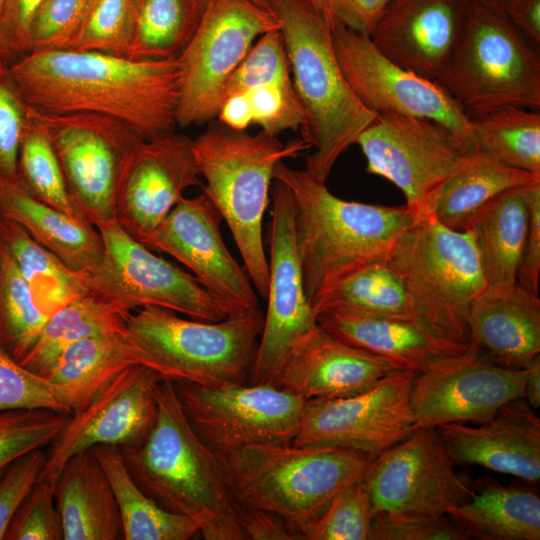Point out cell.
<instances>
[{"mask_svg":"<svg viewBox=\"0 0 540 540\" xmlns=\"http://www.w3.org/2000/svg\"><path fill=\"white\" fill-rule=\"evenodd\" d=\"M0 216L19 224L75 270H89L102 257L103 241L94 225L35 199L18 182L0 185Z\"/></svg>","mask_w":540,"mask_h":540,"instance_id":"30","label":"cell"},{"mask_svg":"<svg viewBox=\"0 0 540 540\" xmlns=\"http://www.w3.org/2000/svg\"><path fill=\"white\" fill-rule=\"evenodd\" d=\"M538 178L477 150L441 187L430 214L450 229L466 231L477 211L492 198Z\"/></svg>","mask_w":540,"mask_h":540,"instance_id":"35","label":"cell"},{"mask_svg":"<svg viewBox=\"0 0 540 540\" xmlns=\"http://www.w3.org/2000/svg\"><path fill=\"white\" fill-rule=\"evenodd\" d=\"M19 409H49L71 415L45 376L24 367L0 347V412Z\"/></svg>","mask_w":540,"mask_h":540,"instance_id":"46","label":"cell"},{"mask_svg":"<svg viewBox=\"0 0 540 540\" xmlns=\"http://www.w3.org/2000/svg\"><path fill=\"white\" fill-rule=\"evenodd\" d=\"M219 457L235 506L279 515L299 539L298 530L362 478L375 456L339 446L263 443Z\"/></svg>","mask_w":540,"mask_h":540,"instance_id":"5","label":"cell"},{"mask_svg":"<svg viewBox=\"0 0 540 540\" xmlns=\"http://www.w3.org/2000/svg\"><path fill=\"white\" fill-rule=\"evenodd\" d=\"M174 385L194 430L218 455L253 444H292L307 401L268 383Z\"/></svg>","mask_w":540,"mask_h":540,"instance_id":"14","label":"cell"},{"mask_svg":"<svg viewBox=\"0 0 540 540\" xmlns=\"http://www.w3.org/2000/svg\"><path fill=\"white\" fill-rule=\"evenodd\" d=\"M386 260L418 318L444 337L469 343V308L487 287L473 232L450 229L427 214L405 230Z\"/></svg>","mask_w":540,"mask_h":540,"instance_id":"8","label":"cell"},{"mask_svg":"<svg viewBox=\"0 0 540 540\" xmlns=\"http://www.w3.org/2000/svg\"><path fill=\"white\" fill-rule=\"evenodd\" d=\"M0 242L12 256L37 306L48 317L90 291L86 270L69 267L23 227L3 216Z\"/></svg>","mask_w":540,"mask_h":540,"instance_id":"36","label":"cell"},{"mask_svg":"<svg viewBox=\"0 0 540 540\" xmlns=\"http://www.w3.org/2000/svg\"><path fill=\"white\" fill-rule=\"evenodd\" d=\"M471 1L481 4L482 6L487 7L501 14H503L505 7L510 2V0H471Z\"/></svg>","mask_w":540,"mask_h":540,"instance_id":"60","label":"cell"},{"mask_svg":"<svg viewBox=\"0 0 540 540\" xmlns=\"http://www.w3.org/2000/svg\"><path fill=\"white\" fill-rule=\"evenodd\" d=\"M69 416L49 409L0 412V477L16 459L33 450L47 448Z\"/></svg>","mask_w":540,"mask_h":540,"instance_id":"44","label":"cell"},{"mask_svg":"<svg viewBox=\"0 0 540 540\" xmlns=\"http://www.w3.org/2000/svg\"><path fill=\"white\" fill-rule=\"evenodd\" d=\"M245 94L250 104L252 124L260 126L269 135L297 130L305 122L304 110L293 83L263 85Z\"/></svg>","mask_w":540,"mask_h":540,"instance_id":"49","label":"cell"},{"mask_svg":"<svg viewBox=\"0 0 540 540\" xmlns=\"http://www.w3.org/2000/svg\"><path fill=\"white\" fill-rule=\"evenodd\" d=\"M468 533L448 514L433 518H398L376 514L371 540H467Z\"/></svg>","mask_w":540,"mask_h":540,"instance_id":"51","label":"cell"},{"mask_svg":"<svg viewBox=\"0 0 540 540\" xmlns=\"http://www.w3.org/2000/svg\"><path fill=\"white\" fill-rule=\"evenodd\" d=\"M356 144L366 172L396 185L415 219L430 214L441 187L472 154L445 126L393 113L378 114Z\"/></svg>","mask_w":540,"mask_h":540,"instance_id":"13","label":"cell"},{"mask_svg":"<svg viewBox=\"0 0 540 540\" xmlns=\"http://www.w3.org/2000/svg\"><path fill=\"white\" fill-rule=\"evenodd\" d=\"M523 192L529 208V226L516 281L528 291L539 295L540 178L523 186Z\"/></svg>","mask_w":540,"mask_h":540,"instance_id":"55","label":"cell"},{"mask_svg":"<svg viewBox=\"0 0 540 540\" xmlns=\"http://www.w3.org/2000/svg\"><path fill=\"white\" fill-rule=\"evenodd\" d=\"M274 179L292 197L297 255L310 306L338 281L386 260L415 218L403 207L343 200L305 170L279 162Z\"/></svg>","mask_w":540,"mask_h":540,"instance_id":"3","label":"cell"},{"mask_svg":"<svg viewBox=\"0 0 540 540\" xmlns=\"http://www.w3.org/2000/svg\"><path fill=\"white\" fill-rule=\"evenodd\" d=\"M316 319L320 327L337 339L415 373L438 360L459 355L469 346L444 337L415 319L347 311L325 312Z\"/></svg>","mask_w":540,"mask_h":540,"instance_id":"26","label":"cell"},{"mask_svg":"<svg viewBox=\"0 0 540 540\" xmlns=\"http://www.w3.org/2000/svg\"><path fill=\"white\" fill-rule=\"evenodd\" d=\"M8 66L24 101L38 111L111 116L146 139L175 131L176 59L54 49L28 53Z\"/></svg>","mask_w":540,"mask_h":540,"instance_id":"1","label":"cell"},{"mask_svg":"<svg viewBox=\"0 0 540 540\" xmlns=\"http://www.w3.org/2000/svg\"><path fill=\"white\" fill-rule=\"evenodd\" d=\"M46 458V448L33 450L12 462L0 477V540L37 483Z\"/></svg>","mask_w":540,"mask_h":540,"instance_id":"52","label":"cell"},{"mask_svg":"<svg viewBox=\"0 0 540 540\" xmlns=\"http://www.w3.org/2000/svg\"><path fill=\"white\" fill-rule=\"evenodd\" d=\"M145 366L142 352L125 331L97 335L69 346L44 375L71 414L84 409L116 376Z\"/></svg>","mask_w":540,"mask_h":540,"instance_id":"29","label":"cell"},{"mask_svg":"<svg viewBox=\"0 0 540 540\" xmlns=\"http://www.w3.org/2000/svg\"><path fill=\"white\" fill-rule=\"evenodd\" d=\"M193 139L174 132L146 139L124 172L115 220L144 245L184 192L201 186Z\"/></svg>","mask_w":540,"mask_h":540,"instance_id":"22","label":"cell"},{"mask_svg":"<svg viewBox=\"0 0 540 540\" xmlns=\"http://www.w3.org/2000/svg\"><path fill=\"white\" fill-rule=\"evenodd\" d=\"M436 429L455 465L540 480V419L524 398L511 400L477 426L446 423Z\"/></svg>","mask_w":540,"mask_h":540,"instance_id":"25","label":"cell"},{"mask_svg":"<svg viewBox=\"0 0 540 540\" xmlns=\"http://www.w3.org/2000/svg\"><path fill=\"white\" fill-rule=\"evenodd\" d=\"M142 0H90L60 49L126 56Z\"/></svg>","mask_w":540,"mask_h":540,"instance_id":"42","label":"cell"},{"mask_svg":"<svg viewBox=\"0 0 540 540\" xmlns=\"http://www.w3.org/2000/svg\"><path fill=\"white\" fill-rule=\"evenodd\" d=\"M477 149L509 167L540 176V112L502 106L469 117Z\"/></svg>","mask_w":540,"mask_h":540,"instance_id":"38","label":"cell"},{"mask_svg":"<svg viewBox=\"0 0 540 540\" xmlns=\"http://www.w3.org/2000/svg\"><path fill=\"white\" fill-rule=\"evenodd\" d=\"M196 1H197L202 7L205 8L206 5L208 4V2H210L211 0H196ZM253 1H255V2L258 3V4H261V5H263V6L268 7L267 4H266V0H253Z\"/></svg>","mask_w":540,"mask_h":540,"instance_id":"61","label":"cell"},{"mask_svg":"<svg viewBox=\"0 0 540 540\" xmlns=\"http://www.w3.org/2000/svg\"><path fill=\"white\" fill-rule=\"evenodd\" d=\"M0 62H2V61H0Z\"/></svg>","mask_w":540,"mask_h":540,"instance_id":"63","label":"cell"},{"mask_svg":"<svg viewBox=\"0 0 540 540\" xmlns=\"http://www.w3.org/2000/svg\"><path fill=\"white\" fill-rule=\"evenodd\" d=\"M44 0H5L0 8V61L11 64L29 52L32 22Z\"/></svg>","mask_w":540,"mask_h":540,"instance_id":"53","label":"cell"},{"mask_svg":"<svg viewBox=\"0 0 540 540\" xmlns=\"http://www.w3.org/2000/svg\"><path fill=\"white\" fill-rule=\"evenodd\" d=\"M204 9L196 0H142L125 57L176 59L193 37Z\"/></svg>","mask_w":540,"mask_h":540,"instance_id":"39","label":"cell"},{"mask_svg":"<svg viewBox=\"0 0 540 540\" xmlns=\"http://www.w3.org/2000/svg\"><path fill=\"white\" fill-rule=\"evenodd\" d=\"M503 14L534 45L540 46V0H510Z\"/></svg>","mask_w":540,"mask_h":540,"instance_id":"57","label":"cell"},{"mask_svg":"<svg viewBox=\"0 0 540 540\" xmlns=\"http://www.w3.org/2000/svg\"><path fill=\"white\" fill-rule=\"evenodd\" d=\"M330 27L371 35L391 0H312Z\"/></svg>","mask_w":540,"mask_h":540,"instance_id":"54","label":"cell"},{"mask_svg":"<svg viewBox=\"0 0 540 540\" xmlns=\"http://www.w3.org/2000/svg\"><path fill=\"white\" fill-rule=\"evenodd\" d=\"M64 540L124 539L111 484L91 449L72 456L54 488Z\"/></svg>","mask_w":540,"mask_h":540,"instance_id":"28","label":"cell"},{"mask_svg":"<svg viewBox=\"0 0 540 540\" xmlns=\"http://www.w3.org/2000/svg\"><path fill=\"white\" fill-rule=\"evenodd\" d=\"M311 308L316 317L325 312L347 311L421 321L403 280L387 260L370 263L347 275Z\"/></svg>","mask_w":540,"mask_h":540,"instance_id":"37","label":"cell"},{"mask_svg":"<svg viewBox=\"0 0 540 540\" xmlns=\"http://www.w3.org/2000/svg\"><path fill=\"white\" fill-rule=\"evenodd\" d=\"M129 314L110 300L89 291L48 317L20 363L44 376L72 344L97 335L125 331Z\"/></svg>","mask_w":540,"mask_h":540,"instance_id":"34","label":"cell"},{"mask_svg":"<svg viewBox=\"0 0 540 540\" xmlns=\"http://www.w3.org/2000/svg\"><path fill=\"white\" fill-rule=\"evenodd\" d=\"M236 507L237 521L251 540L298 539L292 527L279 515L262 509Z\"/></svg>","mask_w":540,"mask_h":540,"instance_id":"56","label":"cell"},{"mask_svg":"<svg viewBox=\"0 0 540 540\" xmlns=\"http://www.w3.org/2000/svg\"><path fill=\"white\" fill-rule=\"evenodd\" d=\"M467 323L470 340L499 365L525 369L539 357L540 298L517 282L486 287Z\"/></svg>","mask_w":540,"mask_h":540,"instance_id":"27","label":"cell"},{"mask_svg":"<svg viewBox=\"0 0 540 540\" xmlns=\"http://www.w3.org/2000/svg\"><path fill=\"white\" fill-rule=\"evenodd\" d=\"M17 181L35 199L90 223L71 197L46 127L30 106L18 150Z\"/></svg>","mask_w":540,"mask_h":540,"instance_id":"40","label":"cell"},{"mask_svg":"<svg viewBox=\"0 0 540 540\" xmlns=\"http://www.w3.org/2000/svg\"><path fill=\"white\" fill-rule=\"evenodd\" d=\"M528 226L523 186L498 194L474 215L467 230L474 234L487 287L517 282Z\"/></svg>","mask_w":540,"mask_h":540,"instance_id":"31","label":"cell"},{"mask_svg":"<svg viewBox=\"0 0 540 540\" xmlns=\"http://www.w3.org/2000/svg\"><path fill=\"white\" fill-rule=\"evenodd\" d=\"M334 50L350 87L374 113H393L435 121L451 131L471 153L477 151L471 120L436 82L387 58L370 36L330 27Z\"/></svg>","mask_w":540,"mask_h":540,"instance_id":"16","label":"cell"},{"mask_svg":"<svg viewBox=\"0 0 540 540\" xmlns=\"http://www.w3.org/2000/svg\"><path fill=\"white\" fill-rule=\"evenodd\" d=\"M219 122L235 130H246L252 124L250 104L245 93L226 98L217 114Z\"/></svg>","mask_w":540,"mask_h":540,"instance_id":"58","label":"cell"},{"mask_svg":"<svg viewBox=\"0 0 540 540\" xmlns=\"http://www.w3.org/2000/svg\"><path fill=\"white\" fill-rule=\"evenodd\" d=\"M36 111L77 206L95 227L114 220L124 172L146 138L126 122L103 114Z\"/></svg>","mask_w":540,"mask_h":540,"instance_id":"12","label":"cell"},{"mask_svg":"<svg viewBox=\"0 0 540 540\" xmlns=\"http://www.w3.org/2000/svg\"><path fill=\"white\" fill-rule=\"evenodd\" d=\"M271 198L267 308L249 377L253 384H274L291 348L318 326L297 255L291 193L275 179Z\"/></svg>","mask_w":540,"mask_h":540,"instance_id":"19","label":"cell"},{"mask_svg":"<svg viewBox=\"0 0 540 540\" xmlns=\"http://www.w3.org/2000/svg\"><path fill=\"white\" fill-rule=\"evenodd\" d=\"M220 212L205 193L183 198L146 246L186 266L212 294L236 312L258 308L255 288L244 266L228 251L220 233Z\"/></svg>","mask_w":540,"mask_h":540,"instance_id":"21","label":"cell"},{"mask_svg":"<svg viewBox=\"0 0 540 540\" xmlns=\"http://www.w3.org/2000/svg\"><path fill=\"white\" fill-rule=\"evenodd\" d=\"M162 379L143 365L130 366L116 376L84 409L69 416L46 448V463L39 479L55 485L72 456L95 446L123 449L140 444L155 424V388Z\"/></svg>","mask_w":540,"mask_h":540,"instance_id":"20","label":"cell"},{"mask_svg":"<svg viewBox=\"0 0 540 540\" xmlns=\"http://www.w3.org/2000/svg\"><path fill=\"white\" fill-rule=\"evenodd\" d=\"M5 0H0V8Z\"/></svg>","mask_w":540,"mask_h":540,"instance_id":"62","label":"cell"},{"mask_svg":"<svg viewBox=\"0 0 540 540\" xmlns=\"http://www.w3.org/2000/svg\"><path fill=\"white\" fill-rule=\"evenodd\" d=\"M90 0H44L32 22L29 52L60 49Z\"/></svg>","mask_w":540,"mask_h":540,"instance_id":"50","label":"cell"},{"mask_svg":"<svg viewBox=\"0 0 540 540\" xmlns=\"http://www.w3.org/2000/svg\"><path fill=\"white\" fill-rule=\"evenodd\" d=\"M91 450L111 484L125 540H189L200 534L192 519L164 509L139 487L119 447L99 445Z\"/></svg>","mask_w":540,"mask_h":540,"instance_id":"33","label":"cell"},{"mask_svg":"<svg viewBox=\"0 0 540 540\" xmlns=\"http://www.w3.org/2000/svg\"><path fill=\"white\" fill-rule=\"evenodd\" d=\"M471 0H391L370 35L391 61L438 82L463 37Z\"/></svg>","mask_w":540,"mask_h":540,"instance_id":"23","label":"cell"},{"mask_svg":"<svg viewBox=\"0 0 540 540\" xmlns=\"http://www.w3.org/2000/svg\"><path fill=\"white\" fill-rule=\"evenodd\" d=\"M454 466L438 430L417 428L375 456L363 475L374 516L433 518L468 501L474 487Z\"/></svg>","mask_w":540,"mask_h":540,"instance_id":"15","label":"cell"},{"mask_svg":"<svg viewBox=\"0 0 540 540\" xmlns=\"http://www.w3.org/2000/svg\"><path fill=\"white\" fill-rule=\"evenodd\" d=\"M47 319L12 256L0 242V347L20 362Z\"/></svg>","mask_w":540,"mask_h":540,"instance_id":"41","label":"cell"},{"mask_svg":"<svg viewBox=\"0 0 540 540\" xmlns=\"http://www.w3.org/2000/svg\"><path fill=\"white\" fill-rule=\"evenodd\" d=\"M155 397L150 433L140 444L120 449L130 474L161 507L192 519L204 539H246L220 457L189 422L174 382H158Z\"/></svg>","mask_w":540,"mask_h":540,"instance_id":"2","label":"cell"},{"mask_svg":"<svg viewBox=\"0 0 540 540\" xmlns=\"http://www.w3.org/2000/svg\"><path fill=\"white\" fill-rule=\"evenodd\" d=\"M523 398L535 410L540 407V358L537 357L528 367Z\"/></svg>","mask_w":540,"mask_h":540,"instance_id":"59","label":"cell"},{"mask_svg":"<svg viewBox=\"0 0 540 540\" xmlns=\"http://www.w3.org/2000/svg\"><path fill=\"white\" fill-rule=\"evenodd\" d=\"M437 83L468 117L502 106L539 110V47L504 14L472 2L463 37Z\"/></svg>","mask_w":540,"mask_h":540,"instance_id":"9","label":"cell"},{"mask_svg":"<svg viewBox=\"0 0 540 540\" xmlns=\"http://www.w3.org/2000/svg\"><path fill=\"white\" fill-rule=\"evenodd\" d=\"M49 481L37 483L13 516L5 540H62L63 528Z\"/></svg>","mask_w":540,"mask_h":540,"instance_id":"47","label":"cell"},{"mask_svg":"<svg viewBox=\"0 0 540 540\" xmlns=\"http://www.w3.org/2000/svg\"><path fill=\"white\" fill-rule=\"evenodd\" d=\"M398 370L389 360L337 339L318 324L291 348L274 385L305 400L339 398L365 391Z\"/></svg>","mask_w":540,"mask_h":540,"instance_id":"24","label":"cell"},{"mask_svg":"<svg viewBox=\"0 0 540 540\" xmlns=\"http://www.w3.org/2000/svg\"><path fill=\"white\" fill-rule=\"evenodd\" d=\"M447 514L481 540H539L540 498L530 490L481 480L471 498Z\"/></svg>","mask_w":540,"mask_h":540,"instance_id":"32","label":"cell"},{"mask_svg":"<svg viewBox=\"0 0 540 540\" xmlns=\"http://www.w3.org/2000/svg\"><path fill=\"white\" fill-rule=\"evenodd\" d=\"M263 320L259 308L209 322L145 307L129 314L126 333L163 379L223 387L249 379Z\"/></svg>","mask_w":540,"mask_h":540,"instance_id":"7","label":"cell"},{"mask_svg":"<svg viewBox=\"0 0 540 540\" xmlns=\"http://www.w3.org/2000/svg\"><path fill=\"white\" fill-rule=\"evenodd\" d=\"M27 111L8 64L0 62V185L18 182L17 157Z\"/></svg>","mask_w":540,"mask_h":540,"instance_id":"48","label":"cell"},{"mask_svg":"<svg viewBox=\"0 0 540 540\" xmlns=\"http://www.w3.org/2000/svg\"><path fill=\"white\" fill-rule=\"evenodd\" d=\"M311 148L303 139L283 144L263 131L252 135L212 122L193 140L203 193L226 222L252 284L266 299L269 266L262 223L275 166Z\"/></svg>","mask_w":540,"mask_h":540,"instance_id":"6","label":"cell"},{"mask_svg":"<svg viewBox=\"0 0 540 540\" xmlns=\"http://www.w3.org/2000/svg\"><path fill=\"white\" fill-rule=\"evenodd\" d=\"M292 83L282 33L280 29L272 30L259 37L232 73L225 86L224 100L263 85Z\"/></svg>","mask_w":540,"mask_h":540,"instance_id":"45","label":"cell"},{"mask_svg":"<svg viewBox=\"0 0 540 540\" xmlns=\"http://www.w3.org/2000/svg\"><path fill=\"white\" fill-rule=\"evenodd\" d=\"M374 518L363 477L341 490L313 521L298 530L305 540H371Z\"/></svg>","mask_w":540,"mask_h":540,"instance_id":"43","label":"cell"},{"mask_svg":"<svg viewBox=\"0 0 540 540\" xmlns=\"http://www.w3.org/2000/svg\"><path fill=\"white\" fill-rule=\"evenodd\" d=\"M280 29L268 7L253 0H211L190 42L176 58V123L201 125L217 117L225 86L255 39Z\"/></svg>","mask_w":540,"mask_h":540,"instance_id":"10","label":"cell"},{"mask_svg":"<svg viewBox=\"0 0 540 540\" xmlns=\"http://www.w3.org/2000/svg\"><path fill=\"white\" fill-rule=\"evenodd\" d=\"M527 368L495 363L474 341L467 350L416 373L410 403L416 429L446 423H482L523 398Z\"/></svg>","mask_w":540,"mask_h":540,"instance_id":"18","label":"cell"},{"mask_svg":"<svg viewBox=\"0 0 540 540\" xmlns=\"http://www.w3.org/2000/svg\"><path fill=\"white\" fill-rule=\"evenodd\" d=\"M280 21L293 85L305 122L301 136L314 152L305 171L326 180L337 159L377 118L357 98L338 62L329 24L312 0H266Z\"/></svg>","mask_w":540,"mask_h":540,"instance_id":"4","label":"cell"},{"mask_svg":"<svg viewBox=\"0 0 540 540\" xmlns=\"http://www.w3.org/2000/svg\"><path fill=\"white\" fill-rule=\"evenodd\" d=\"M96 228L103 254L96 266L86 270L90 291L130 313L158 307L209 322L240 314L191 273L152 253L115 219Z\"/></svg>","mask_w":540,"mask_h":540,"instance_id":"11","label":"cell"},{"mask_svg":"<svg viewBox=\"0 0 540 540\" xmlns=\"http://www.w3.org/2000/svg\"><path fill=\"white\" fill-rule=\"evenodd\" d=\"M415 372L398 370L346 397L307 400L294 445H330L374 456L416 430L410 393Z\"/></svg>","mask_w":540,"mask_h":540,"instance_id":"17","label":"cell"}]
</instances>
